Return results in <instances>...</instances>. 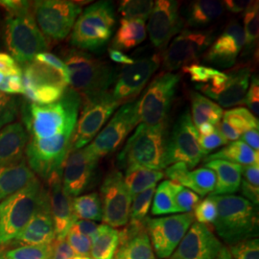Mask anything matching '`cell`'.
Here are the masks:
<instances>
[{
    "instance_id": "6da1fadb",
    "label": "cell",
    "mask_w": 259,
    "mask_h": 259,
    "mask_svg": "<svg viewBox=\"0 0 259 259\" xmlns=\"http://www.w3.org/2000/svg\"><path fill=\"white\" fill-rule=\"evenodd\" d=\"M8 13L5 24V44L16 62L22 66L35 57L47 52L48 40L42 35L33 14V3L21 0H1Z\"/></svg>"
},
{
    "instance_id": "7a4b0ae2",
    "label": "cell",
    "mask_w": 259,
    "mask_h": 259,
    "mask_svg": "<svg viewBox=\"0 0 259 259\" xmlns=\"http://www.w3.org/2000/svg\"><path fill=\"white\" fill-rule=\"evenodd\" d=\"M81 105V96L70 88L57 102L49 105L29 103L23 119L29 139L73 135Z\"/></svg>"
},
{
    "instance_id": "3957f363",
    "label": "cell",
    "mask_w": 259,
    "mask_h": 259,
    "mask_svg": "<svg viewBox=\"0 0 259 259\" xmlns=\"http://www.w3.org/2000/svg\"><path fill=\"white\" fill-rule=\"evenodd\" d=\"M212 198L217 205V217L213 226L229 247L255 238L258 217L254 204L237 195H220Z\"/></svg>"
},
{
    "instance_id": "277c9868",
    "label": "cell",
    "mask_w": 259,
    "mask_h": 259,
    "mask_svg": "<svg viewBox=\"0 0 259 259\" xmlns=\"http://www.w3.org/2000/svg\"><path fill=\"white\" fill-rule=\"evenodd\" d=\"M167 122L155 126L139 124L118 155L122 168L132 165L161 171L166 168Z\"/></svg>"
},
{
    "instance_id": "5b68a950",
    "label": "cell",
    "mask_w": 259,
    "mask_h": 259,
    "mask_svg": "<svg viewBox=\"0 0 259 259\" xmlns=\"http://www.w3.org/2000/svg\"><path fill=\"white\" fill-rule=\"evenodd\" d=\"M63 61L68 71L69 88L78 93L82 100L109 92V88L115 81L113 67L85 51L71 49Z\"/></svg>"
},
{
    "instance_id": "8992f818",
    "label": "cell",
    "mask_w": 259,
    "mask_h": 259,
    "mask_svg": "<svg viewBox=\"0 0 259 259\" xmlns=\"http://www.w3.org/2000/svg\"><path fill=\"white\" fill-rule=\"evenodd\" d=\"M116 17L110 1L95 2L82 11L71 30L70 44L82 51H98L110 41Z\"/></svg>"
},
{
    "instance_id": "52a82bcc",
    "label": "cell",
    "mask_w": 259,
    "mask_h": 259,
    "mask_svg": "<svg viewBox=\"0 0 259 259\" xmlns=\"http://www.w3.org/2000/svg\"><path fill=\"white\" fill-rule=\"evenodd\" d=\"M44 186L36 177L18 192L0 202V246L15 240L37 209Z\"/></svg>"
},
{
    "instance_id": "ba28073f",
    "label": "cell",
    "mask_w": 259,
    "mask_h": 259,
    "mask_svg": "<svg viewBox=\"0 0 259 259\" xmlns=\"http://www.w3.org/2000/svg\"><path fill=\"white\" fill-rule=\"evenodd\" d=\"M181 81V75L164 72L157 75L138 101L135 111L139 124L155 126L167 122L168 113Z\"/></svg>"
},
{
    "instance_id": "9c48e42d",
    "label": "cell",
    "mask_w": 259,
    "mask_h": 259,
    "mask_svg": "<svg viewBox=\"0 0 259 259\" xmlns=\"http://www.w3.org/2000/svg\"><path fill=\"white\" fill-rule=\"evenodd\" d=\"M22 84L29 103L36 105L57 102L69 88L68 80L60 72L35 60L23 66Z\"/></svg>"
},
{
    "instance_id": "30bf717a",
    "label": "cell",
    "mask_w": 259,
    "mask_h": 259,
    "mask_svg": "<svg viewBox=\"0 0 259 259\" xmlns=\"http://www.w3.org/2000/svg\"><path fill=\"white\" fill-rule=\"evenodd\" d=\"M82 13L79 3L69 0H38L33 3V14L42 35L53 40L67 37Z\"/></svg>"
},
{
    "instance_id": "8fae6325",
    "label": "cell",
    "mask_w": 259,
    "mask_h": 259,
    "mask_svg": "<svg viewBox=\"0 0 259 259\" xmlns=\"http://www.w3.org/2000/svg\"><path fill=\"white\" fill-rule=\"evenodd\" d=\"M82 101L83 109L75 126L71 150H79L89 145L120 106L114 100L111 92H106Z\"/></svg>"
},
{
    "instance_id": "7c38bea8",
    "label": "cell",
    "mask_w": 259,
    "mask_h": 259,
    "mask_svg": "<svg viewBox=\"0 0 259 259\" xmlns=\"http://www.w3.org/2000/svg\"><path fill=\"white\" fill-rule=\"evenodd\" d=\"M204 157L199 144L198 130L189 111H185L178 118L167 139V166L184 162L191 169L197 166Z\"/></svg>"
},
{
    "instance_id": "4fadbf2b",
    "label": "cell",
    "mask_w": 259,
    "mask_h": 259,
    "mask_svg": "<svg viewBox=\"0 0 259 259\" xmlns=\"http://www.w3.org/2000/svg\"><path fill=\"white\" fill-rule=\"evenodd\" d=\"M194 223L193 213H182L150 219L146 228L153 250L158 258H169Z\"/></svg>"
},
{
    "instance_id": "5bb4252c",
    "label": "cell",
    "mask_w": 259,
    "mask_h": 259,
    "mask_svg": "<svg viewBox=\"0 0 259 259\" xmlns=\"http://www.w3.org/2000/svg\"><path fill=\"white\" fill-rule=\"evenodd\" d=\"M138 125L135 101L124 104L87 148L100 159L115 152Z\"/></svg>"
},
{
    "instance_id": "9a60e30c",
    "label": "cell",
    "mask_w": 259,
    "mask_h": 259,
    "mask_svg": "<svg viewBox=\"0 0 259 259\" xmlns=\"http://www.w3.org/2000/svg\"><path fill=\"white\" fill-rule=\"evenodd\" d=\"M212 39L210 32L184 30L164 49L161 57L164 68L171 72L197 64L199 58L211 46Z\"/></svg>"
},
{
    "instance_id": "2e32d148",
    "label": "cell",
    "mask_w": 259,
    "mask_h": 259,
    "mask_svg": "<svg viewBox=\"0 0 259 259\" xmlns=\"http://www.w3.org/2000/svg\"><path fill=\"white\" fill-rule=\"evenodd\" d=\"M101 194L104 224L114 229L125 227L129 222L133 197L120 171L112 170L107 175L101 186Z\"/></svg>"
},
{
    "instance_id": "e0dca14e",
    "label": "cell",
    "mask_w": 259,
    "mask_h": 259,
    "mask_svg": "<svg viewBox=\"0 0 259 259\" xmlns=\"http://www.w3.org/2000/svg\"><path fill=\"white\" fill-rule=\"evenodd\" d=\"M159 65L160 57L157 54L139 59L133 65L123 67L116 76L111 92L114 100L119 105L133 102L143 91Z\"/></svg>"
},
{
    "instance_id": "ac0fdd59",
    "label": "cell",
    "mask_w": 259,
    "mask_h": 259,
    "mask_svg": "<svg viewBox=\"0 0 259 259\" xmlns=\"http://www.w3.org/2000/svg\"><path fill=\"white\" fill-rule=\"evenodd\" d=\"M99 158L85 147L70 150L62 169V185L71 198L78 197L92 185Z\"/></svg>"
},
{
    "instance_id": "d6986e66",
    "label": "cell",
    "mask_w": 259,
    "mask_h": 259,
    "mask_svg": "<svg viewBox=\"0 0 259 259\" xmlns=\"http://www.w3.org/2000/svg\"><path fill=\"white\" fill-rule=\"evenodd\" d=\"M183 27L179 13V2L175 0H157L149 17V37L153 46L165 49L171 38Z\"/></svg>"
},
{
    "instance_id": "ffe728a7",
    "label": "cell",
    "mask_w": 259,
    "mask_h": 259,
    "mask_svg": "<svg viewBox=\"0 0 259 259\" xmlns=\"http://www.w3.org/2000/svg\"><path fill=\"white\" fill-rule=\"evenodd\" d=\"M223 245L208 226L195 222L170 259H215Z\"/></svg>"
},
{
    "instance_id": "44dd1931",
    "label": "cell",
    "mask_w": 259,
    "mask_h": 259,
    "mask_svg": "<svg viewBox=\"0 0 259 259\" xmlns=\"http://www.w3.org/2000/svg\"><path fill=\"white\" fill-rule=\"evenodd\" d=\"M244 45L243 26L237 20H232L207 49L204 61L215 66H232L244 48Z\"/></svg>"
},
{
    "instance_id": "7402d4cb",
    "label": "cell",
    "mask_w": 259,
    "mask_h": 259,
    "mask_svg": "<svg viewBox=\"0 0 259 259\" xmlns=\"http://www.w3.org/2000/svg\"><path fill=\"white\" fill-rule=\"evenodd\" d=\"M50 213L53 220L56 239H65L76 218L72 210V198L62 185V173L51 177L47 182Z\"/></svg>"
},
{
    "instance_id": "603a6c76",
    "label": "cell",
    "mask_w": 259,
    "mask_h": 259,
    "mask_svg": "<svg viewBox=\"0 0 259 259\" xmlns=\"http://www.w3.org/2000/svg\"><path fill=\"white\" fill-rule=\"evenodd\" d=\"M227 79L217 89H206L203 84H197L196 89L212 98L221 108L244 104L250 85V68L246 66L238 67L227 72Z\"/></svg>"
},
{
    "instance_id": "cb8c5ba5",
    "label": "cell",
    "mask_w": 259,
    "mask_h": 259,
    "mask_svg": "<svg viewBox=\"0 0 259 259\" xmlns=\"http://www.w3.org/2000/svg\"><path fill=\"white\" fill-rule=\"evenodd\" d=\"M147 218L143 221L129 220L119 232L118 247L113 259H156L146 228Z\"/></svg>"
},
{
    "instance_id": "d4e9b609",
    "label": "cell",
    "mask_w": 259,
    "mask_h": 259,
    "mask_svg": "<svg viewBox=\"0 0 259 259\" xmlns=\"http://www.w3.org/2000/svg\"><path fill=\"white\" fill-rule=\"evenodd\" d=\"M28 139L27 131L19 122H14L0 130V165L24 159Z\"/></svg>"
},
{
    "instance_id": "484cf974",
    "label": "cell",
    "mask_w": 259,
    "mask_h": 259,
    "mask_svg": "<svg viewBox=\"0 0 259 259\" xmlns=\"http://www.w3.org/2000/svg\"><path fill=\"white\" fill-rule=\"evenodd\" d=\"M36 177L25 158L16 163L0 165V202L18 192Z\"/></svg>"
},
{
    "instance_id": "4316f807",
    "label": "cell",
    "mask_w": 259,
    "mask_h": 259,
    "mask_svg": "<svg viewBox=\"0 0 259 259\" xmlns=\"http://www.w3.org/2000/svg\"><path fill=\"white\" fill-rule=\"evenodd\" d=\"M204 167L211 169L217 178L215 189L210 195H233L239 190L242 180V165L222 159H214L206 161Z\"/></svg>"
},
{
    "instance_id": "83f0119b",
    "label": "cell",
    "mask_w": 259,
    "mask_h": 259,
    "mask_svg": "<svg viewBox=\"0 0 259 259\" xmlns=\"http://www.w3.org/2000/svg\"><path fill=\"white\" fill-rule=\"evenodd\" d=\"M147 36L145 20L122 19L111 41V49L129 51L142 44Z\"/></svg>"
},
{
    "instance_id": "f1b7e54d",
    "label": "cell",
    "mask_w": 259,
    "mask_h": 259,
    "mask_svg": "<svg viewBox=\"0 0 259 259\" xmlns=\"http://www.w3.org/2000/svg\"><path fill=\"white\" fill-rule=\"evenodd\" d=\"M0 92L9 94H23L22 68L16 60L4 52H0Z\"/></svg>"
},
{
    "instance_id": "f546056e",
    "label": "cell",
    "mask_w": 259,
    "mask_h": 259,
    "mask_svg": "<svg viewBox=\"0 0 259 259\" xmlns=\"http://www.w3.org/2000/svg\"><path fill=\"white\" fill-rule=\"evenodd\" d=\"M214 159L227 160L242 166L259 164L258 151L250 148L241 140H236L230 143L228 146L221 149L217 153L204 157V161Z\"/></svg>"
},
{
    "instance_id": "4dcf8cb0",
    "label": "cell",
    "mask_w": 259,
    "mask_h": 259,
    "mask_svg": "<svg viewBox=\"0 0 259 259\" xmlns=\"http://www.w3.org/2000/svg\"><path fill=\"white\" fill-rule=\"evenodd\" d=\"M191 118L198 129L204 123H211L217 126L222 120V108L201 93H191Z\"/></svg>"
},
{
    "instance_id": "1f68e13d",
    "label": "cell",
    "mask_w": 259,
    "mask_h": 259,
    "mask_svg": "<svg viewBox=\"0 0 259 259\" xmlns=\"http://www.w3.org/2000/svg\"><path fill=\"white\" fill-rule=\"evenodd\" d=\"M164 178L162 171L151 170L145 167L132 165L126 168L125 172V185L127 186L132 197L156 186L157 182Z\"/></svg>"
},
{
    "instance_id": "d6a6232c",
    "label": "cell",
    "mask_w": 259,
    "mask_h": 259,
    "mask_svg": "<svg viewBox=\"0 0 259 259\" xmlns=\"http://www.w3.org/2000/svg\"><path fill=\"white\" fill-rule=\"evenodd\" d=\"M118 241L119 231L106 224L99 225L98 231L92 238L91 256L93 259H113Z\"/></svg>"
},
{
    "instance_id": "836d02e7",
    "label": "cell",
    "mask_w": 259,
    "mask_h": 259,
    "mask_svg": "<svg viewBox=\"0 0 259 259\" xmlns=\"http://www.w3.org/2000/svg\"><path fill=\"white\" fill-rule=\"evenodd\" d=\"M224 4L216 0H198L189 5L187 24L190 26H204L222 16Z\"/></svg>"
},
{
    "instance_id": "e575fe53",
    "label": "cell",
    "mask_w": 259,
    "mask_h": 259,
    "mask_svg": "<svg viewBox=\"0 0 259 259\" xmlns=\"http://www.w3.org/2000/svg\"><path fill=\"white\" fill-rule=\"evenodd\" d=\"M72 210L76 220H89L99 222L103 220L101 197L93 192L72 198Z\"/></svg>"
},
{
    "instance_id": "d590c367",
    "label": "cell",
    "mask_w": 259,
    "mask_h": 259,
    "mask_svg": "<svg viewBox=\"0 0 259 259\" xmlns=\"http://www.w3.org/2000/svg\"><path fill=\"white\" fill-rule=\"evenodd\" d=\"M181 185L171 182L164 181L157 186L153 198L152 214L153 215H165L177 212L175 204V194Z\"/></svg>"
},
{
    "instance_id": "8d00e7d4",
    "label": "cell",
    "mask_w": 259,
    "mask_h": 259,
    "mask_svg": "<svg viewBox=\"0 0 259 259\" xmlns=\"http://www.w3.org/2000/svg\"><path fill=\"white\" fill-rule=\"evenodd\" d=\"M244 36H245V52L250 51L257 45L259 37L258 2H250L244 13Z\"/></svg>"
},
{
    "instance_id": "74e56055",
    "label": "cell",
    "mask_w": 259,
    "mask_h": 259,
    "mask_svg": "<svg viewBox=\"0 0 259 259\" xmlns=\"http://www.w3.org/2000/svg\"><path fill=\"white\" fill-rule=\"evenodd\" d=\"M217 178L211 169L201 167L190 171L187 187L200 197L210 195L216 186Z\"/></svg>"
},
{
    "instance_id": "f35d334b",
    "label": "cell",
    "mask_w": 259,
    "mask_h": 259,
    "mask_svg": "<svg viewBox=\"0 0 259 259\" xmlns=\"http://www.w3.org/2000/svg\"><path fill=\"white\" fill-rule=\"evenodd\" d=\"M222 120L238 131L241 135L248 131L259 129L257 117H255L248 109L245 108H235L225 111Z\"/></svg>"
},
{
    "instance_id": "ab89813d",
    "label": "cell",
    "mask_w": 259,
    "mask_h": 259,
    "mask_svg": "<svg viewBox=\"0 0 259 259\" xmlns=\"http://www.w3.org/2000/svg\"><path fill=\"white\" fill-rule=\"evenodd\" d=\"M52 244L21 245L11 250L0 251V256L2 259H51Z\"/></svg>"
},
{
    "instance_id": "60d3db41",
    "label": "cell",
    "mask_w": 259,
    "mask_h": 259,
    "mask_svg": "<svg viewBox=\"0 0 259 259\" xmlns=\"http://www.w3.org/2000/svg\"><path fill=\"white\" fill-rule=\"evenodd\" d=\"M241 193L251 204L259 203V165H248L242 168Z\"/></svg>"
},
{
    "instance_id": "b9f144b4",
    "label": "cell",
    "mask_w": 259,
    "mask_h": 259,
    "mask_svg": "<svg viewBox=\"0 0 259 259\" xmlns=\"http://www.w3.org/2000/svg\"><path fill=\"white\" fill-rule=\"evenodd\" d=\"M154 6L152 0H123L118 7L123 19H136L146 20Z\"/></svg>"
},
{
    "instance_id": "7bdbcfd3",
    "label": "cell",
    "mask_w": 259,
    "mask_h": 259,
    "mask_svg": "<svg viewBox=\"0 0 259 259\" xmlns=\"http://www.w3.org/2000/svg\"><path fill=\"white\" fill-rule=\"evenodd\" d=\"M155 191L156 186H153L133 197L130 211V220L143 221L147 218Z\"/></svg>"
},
{
    "instance_id": "ee69618b",
    "label": "cell",
    "mask_w": 259,
    "mask_h": 259,
    "mask_svg": "<svg viewBox=\"0 0 259 259\" xmlns=\"http://www.w3.org/2000/svg\"><path fill=\"white\" fill-rule=\"evenodd\" d=\"M18 101L13 96L0 92V130L14 123L19 112Z\"/></svg>"
},
{
    "instance_id": "f6af8a7d",
    "label": "cell",
    "mask_w": 259,
    "mask_h": 259,
    "mask_svg": "<svg viewBox=\"0 0 259 259\" xmlns=\"http://www.w3.org/2000/svg\"><path fill=\"white\" fill-rule=\"evenodd\" d=\"M193 216L197 223L206 226L214 224L217 217V205L212 196H208L203 201H200L194 208Z\"/></svg>"
},
{
    "instance_id": "bcb514c9",
    "label": "cell",
    "mask_w": 259,
    "mask_h": 259,
    "mask_svg": "<svg viewBox=\"0 0 259 259\" xmlns=\"http://www.w3.org/2000/svg\"><path fill=\"white\" fill-rule=\"evenodd\" d=\"M232 259H259L258 238H251L228 247Z\"/></svg>"
},
{
    "instance_id": "7dc6e473",
    "label": "cell",
    "mask_w": 259,
    "mask_h": 259,
    "mask_svg": "<svg viewBox=\"0 0 259 259\" xmlns=\"http://www.w3.org/2000/svg\"><path fill=\"white\" fill-rule=\"evenodd\" d=\"M177 212L189 213L194 210L196 205L200 203V196L192 190L180 186L175 194Z\"/></svg>"
},
{
    "instance_id": "c3c4849f",
    "label": "cell",
    "mask_w": 259,
    "mask_h": 259,
    "mask_svg": "<svg viewBox=\"0 0 259 259\" xmlns=\"http://www.w3.org/2000/svg\"><path fill=\"white\" fill-rule=\"evenodd\" d=\"M65 240L72 248V250H74L76 255L91 256V250H92L91 238L70 230L65 237Z\"/></svg>"
},
{
    "instance_id": "681fc988",
    "label": "cell",
    "mask_w": 259,
    "mask_h": 259,
    "mask_svg": "<svg viewBox=\"0 0 259 259\" xmlns=\"http://www.w3.org/2000/svg\"><path fill=\"white\" fill-rule=\"evenodd\" d=\"M185 73L190 76L191 80L197 83H208L213 76L217 73V69L199 65V64H192V65H186L182 68Z\"/></svg>"
},
{
    "instance_id": "f907efd6",
    "label": "cell",
    "mask_w": 259,
    "mask_h": 259,
    "mask_svg": "<svg viewBox=\"0 0 259 259\" xmlns=\"http://www.w3.org/2000/svg\"><path fill=\"white\" fill-rule=\"evenodd\" d=\"M189 168L184 162H177L167 167L164 176H166L169 181L177 183L179 185L187 187L189 182Z\"/></svg>"
},
{
    "instance_id": "816d5d0a",
    "label": "cell",
    "mask_w": 259,
    "mask_h": 259,
    "mask_svg": "<svg viewBox=\"0 0 259 259\" xmlns=\"http://www.w3.org/2000/svg\"><path fill=\"white\" fill-rule=\"evenodd\" d=\"M229 142L224 139L219 131L216 129L212 134L207 136L199 135V144L204 156H207L210 152L228 144Z\"/></svg>"
},
{
    "instance_id": "f5cc1de1",
    "label": "cell",
    "mask_w": 259,
    "mask_h": 259,
    "mask_svg": "<svg viewBox=\"0 0 259 259\" xmlns=\"http://www.w3.org/2000/svg\"><path fill=\"white\" fill-rule=\"evenodd\" d=\"M244 104L249 107L251 113L256 117L259 114V80L257 75L251 77V82L245 97Z\"/></svg>"
},
{
    "instance_id": "db71d44e",
    "label": "cell",
    "mask_w": 259,
    "mask_h": 259,
    "mask_svg": "<svg viewBox=\"0 0 259 259\" xmlns=\"http://www.w3.org/2000/svg\"><path fill=\"white\" fill-rule=\"evenodd\" d=\"M34 60L52 67L53 69H55L56 71L60 72L61 74L68 80L67 68L65 66L64 61L62 59H60L59 57H57V56L50 53V52H42V53L37 54ZM68 83H69V80H68Z\"/></svg>"
},
{
    "instance_id": "11a10c76",
    "label": "cell",
    "mask_w": 259,
    "mask_h": 259,
    "mask_svg": "<svg viewBox=\"0 0 259 259\" xmlns=\"http://www.w3.org/2000/svg\"><path fill=\"white\" fill-rule=\"evenodd\" d=\"M76 255L74 250L68 245L65 239L57 240L52 244L51 259H73Z\"/></svg>"
},
{
    "instance_id": "9f6ffc18",
    "label": "cell",
    "mask_w": 259,
    "mask_h": 259,
    "mask_svg": "<svg viewBox=\"0 0 259 259\" xmlns=\"http://www.w3.org/2000/svg\"><path fill=\"white\" fill-rule=\"evenodd\" d=\"M98 228H99V225L96 222L89 221V220H76L70 230L78 232L80 234H83L84 236L91 238L92 240V238L98 231Z\"/></svg>"
},
{
    "instance_id": "6f0895ef",
    "label": "cell",
    "mask_w": 259,
    "mask_h": 259,
    "mask_svg": "<svg viewBox=\"0 0 259 259\" xmlns=\"http://www.w3.org/2000/svg\"><path fill=\"white\" fill-rule=\"evenodd\" d=\"M217 130L222 135L223 138L226 139L228 142L236 141L242 136L238 131L232 128L231 125H229L227 122H225L224 120L219 122V124L217 125Z\"/></svg>"
},
{
    "instance_id": "680465c9",
    "label": "cell",
    "mask_w": 259,
    "mask_h": 259,
    "mask_svg": "<svg viewBox=\"0 0 259 259\" xmlns=\"http://www.w3.org/2000/svg\"><path fill=\"white\" fill-rule=\"evenodd\" d=\"M241 139L245 144L250 146V148L258 151L259 149V133L258 130H251L244 133L241 136Z\"/></svg>"
},
{
    "instance_id": "91938a15",
    "label": "cell",
    "mask_w": 259,
    "mask_h": 259,
    "mask_svg": "<svg viewBox=\"0 0 259 259\" xmlns=\"http://www.w3.org/2000/svg\"><path fill=\"white\" fill-rule=\"evenodd\" d=\"M250 2L247 0H226L223 2V4L230 12L237 14L247 9Z\"/></svg>"
},
{
    "instance_id": "94428289",
    "label": "cell",
    "mask_w": 259,
    "mask_h": 259,
    "mask_svg": "<svg viewBox=\"0 0 259 259\" xmlns=\"http://www.w3.org/2000/svg\"><path fill=\"white\" fill-rule=\"evenodd\" d=\"M109 56H110V59L112 62L121 64V65H133L135 63L134 59H132L130 56L124 54L122 51H119V50H115V49L110 48Z\"/></svg>"
},
{
    "instance_id": "6125c7cd",
    "label": "cell",
    "mask_w": 259,
    "mask_h": 259,
    "mask_svg": "<svg viewBox=\"0 0 259 259\" xmlns=\"http://www.w3.org/2000/svg\"><path fill=\"white\" fill-rule=\"evenodd\" d=\"M217 129V126L213 125L211 123H204L198 128V133L200 136H207L212 134L215 130Z\"/></svg>"
},
{
    "instance_id": "be15d7a7",
    "label": "cell",
    "mask_w": 259,
    "mask_h": 259,
    "mask_svg": "<svg viewBox=\"0 0 259 259\" xmlns=\"http://www.w3.org/2000/svg\"><path fill=\"white\" fill-rule=\"evenodd\" d=\"M215 259H232V254L228 249V247L223 246L222 249L219 251L218 255L215 257Z\"/></svg>"
},
{
    "instance_id": "e7e4bbea",
    "label": "cell",
    "mask_w": 259,
    "mask_h": 259,
    "mask_svg": "<svg viewBox=\"0 0 259 259\" xmlns=\"http://www.w3.org/2000/svg\"><path fill=\"white\" fill-rule=\"evenodd\" d=\"M73 259H93L92 256H87V255H75Z\"/></svg>"
},
{
    "instance_id": "03108f58",
    "label": "cell",
    "mask_w": 259,
    "mask_h": 259,
    "mask_svg": "<svg viewBox=\"0 0 259 259\" xmlns=\"http://www.w3.org/2000/svg\"><path fill=\"white\" fill-rule=\"evenodd\" d=\"M0 259H2V258H1V256H0Z\"/></svg>"
}]
</instances>
